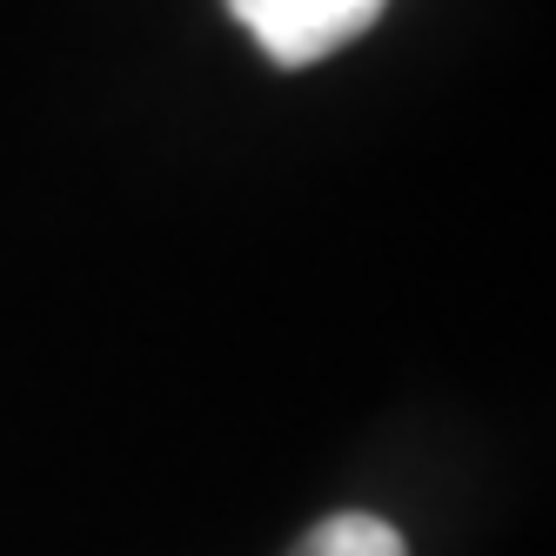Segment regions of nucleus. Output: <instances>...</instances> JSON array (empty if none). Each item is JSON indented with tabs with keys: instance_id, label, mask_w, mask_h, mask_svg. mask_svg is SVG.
Returning a JSON list of instances; mask_svg holds the SVG:
<instances>
[{
	"instance_id": "obj_1",
	"label": "nucleus",
	"mask_w": 556,
	"mask_h": 556,
	"mask_svg": "<svg viewBox=\"0 0 556 556\" xmlns=\"http://www.w3.org/2000/svg\"><path fill=\"white\" fill-rule=\"evenodd\" d=\"M389 0H228V14L255 34V48L282 67L329 61L336 48L363 41Z\"/></svg>"
},
{
	"instance_id": "obj_2",
	"label": "nucleus",
	"mask_w": 556,
	"mask_h": 556,
	"mask_svg": "<svg viewBox=\"0 0 556 556\" xmlns=\"http://www.w3.org/2000/svg\"><path fill=\"white\" fill-rule=\"evenodd\" d=\"M289 556H409V543L395 536L382 516L342 509V516H329V523H315Z\"/></svg>"
}]
</instances>
